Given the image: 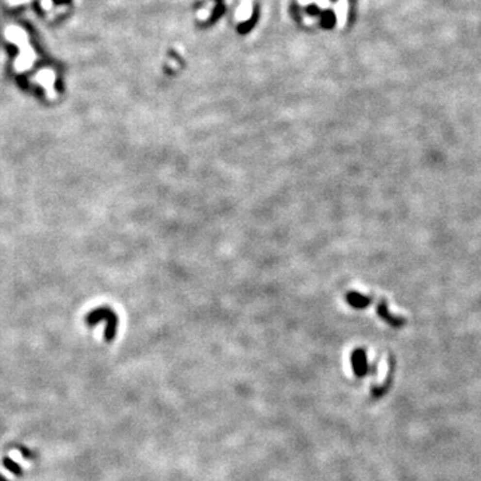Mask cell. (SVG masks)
I'll use <instances>...</instances> for the list:
<instances>
[{
	"mask_svg": "<svg viewBox=\"0 0 481 481\" xmlns=\"http://www.w3.org/2000/svg\"><path fill=\"white\" fill-rule=\"evenodd\" d=\"M386 374H388V360L386 357H384L381 360V363L379 365V377H377V384H382L386 380Z\"/></svg>",
	"mask_w": 481,
	"mask_h": 481,
	"instance_id": "6da1fadb",
	"label": "cell"
}]
</instances>
